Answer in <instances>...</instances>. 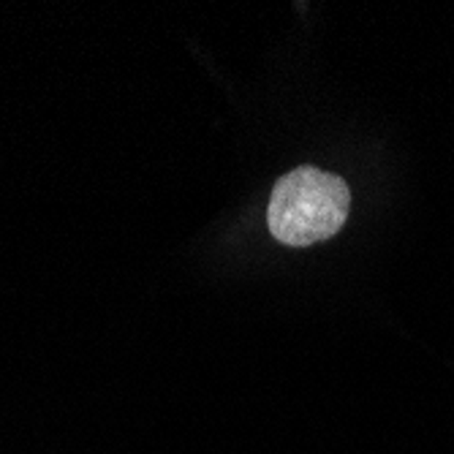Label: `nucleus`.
Returning a JSON list of instances; mask_svg holds the SVG:
<instances>
[{"instance_id": "f257e3e1", "label": "nucleus", "mask_w": 454, "mask_h": 454, "mask_svg": "<svg viewBox=\"0 0 454 454\" xmlns=\"http://www.w3.org/2000/svg\"><path fill=\"white\" fill-rule=\"evenodd\" d=\"M351 193L343 177L300 167L272 188L267 223L278 242L305 247L340 231L348 218Z\"/></svg>"}]
</instances>
